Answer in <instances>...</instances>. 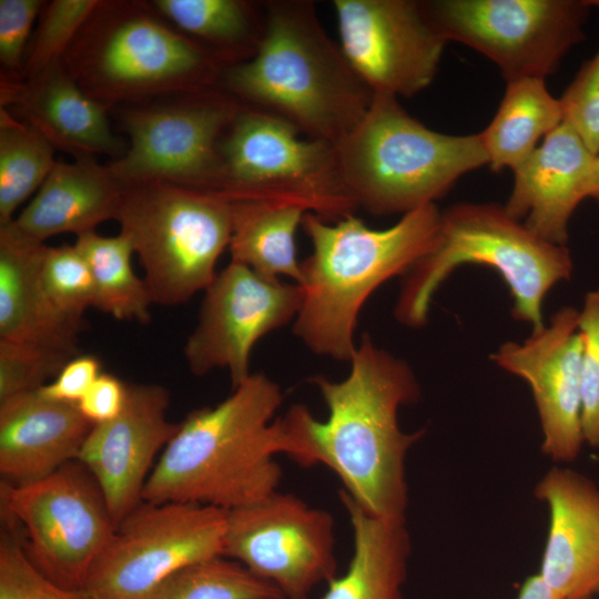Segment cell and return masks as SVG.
Here are the masks:
<instances>
[{"instance_id":"7402d4cb","label":"cell","mask_w":599,"mask_h":599,"mask_svg":"<svg viewBox=\"0 0 599 599\" xmlns=\"http://www.w3.org/2000/svg\"><path fill=\"white\" fill-rule=\"evenodd\" d=\"M125 185L92 156L57 162L28 205L8 225L40 243L61 233L77 236L115 220ZM6 226V225H4Z\"/></svg>"},{"instance_id":"f35d334b","label":"cell","mask_w":599,"mask_h":599,"mask_svg":"<svg viewBox=\"0 0 599 599\" xmlns=\"http://www.w3.org/2000/svg\"><path fill=\"white\" fill-rule=\"evenodd\" d=\"M101 373V363L95 356L79 354L39 390L48 398L77 405Z\"/></svg>"},{"instance_id":"4316f807","label":"cell","mask_w":599,"mask_h":599,"mask_svg":"<svg viewBox=\"0 0 599 599\" xmlns=\"http://www.w3.org/2000/svg\"><path fill=\"white\" fill-rule=\"evenodd\" d=\"M562 123L559 99L539 78L508 81L500 105L480 138L488 165L498 172L514 170L545 138Z\"/></svg>"},{"instance_id":"7c38bea8","label":"cell","mask_w":599,"mask_h":599,"mask_svg":"<svg viewBox=\"0 0 599 599\" xmlns=\"http://www.w3.org/2000/svg\"><path fill=\"white\" fill-rule=\"evenodd\" d=\"M223 556L273 583L286 599H308L337 576L335 521L329 511L275 490L226 511Z\"/></svg>"},{"instance_id":"8fae6325","label":"cell","mask_w":599,"mask_h":599,"mask_svg":"<svg viewBox=\"0 0 599 599\" xmlns=\"http://www.w3.org/2000/svg\"><path fill=\"white\" fill-rule=\"evenodd\" d=\"M225 521L217 508L142 500L116 526L77 596L145 599L185 566L223 556Z\"/></svg>"},{"instance_id":"6da1fadb","label":"cell","mask_w":599,"mask_h":599,"mask_svg":"<svg viewBox=\"0 0 599 599\" xmlns=\"http://www.w3.org/2000/svg\"><path fill=\"white\" fill-rule=\"evenodd\" d=\"M349 363L343 380L311 378L327 406L326 420L316 419L300 404L278 417L282 454L305 467L327 466L366 511L406 521L405 460L425 430L405 433L398 412L419 398V384L407 362L376 346L368 334L362 336Z\"/></svg>"},{"instance_id":"f546056e","label":"cell","mask_w":599,"mask_h":599,"mask_svg":"<svg viewBox=\"0 0 599 599\" xmlns=\"http://www.w3.org/2000/svg\"><path fill=\"white\" fill-rule=\"evenodd\" d=\"M54 145L37 129L0 112V226L40 189L54 164Z\"/></svg>"},{"instance_id":"83f0119b","label":"cell","mask_w":599,"mask_h":599,"mask_svg":"<svg viewBox=\"0 0 599 599\" xmlns=\"http://www.w3.org/2000/svg\"><path fill=\"white\" fill-rule=\"evenodd\" d=\"M74 245L93 276V308L118 321L149 324L153 302L144 281L132 268L130 241L121 233L103 236L92 231L78 235Z\"/></svg>"},{"instance_id":"e0dca14e","label":"cell","mask_w":599,"mask_h":599,"mask_svg":"<svg viewBox=\"0 0 599 599\" xmlns=\"http://www.w3.org/2000/svg\"><path fill=\"white\" fill-rule=\"evenodd\" d=\"M579 309L565 306L549 325L532 329L522 343L506 342L490 358L526 380L544 435L541 450L555 461L570 463L585 444L581 426Z\"/></svg>"},{"instance_id":"d590c367","label":"cell","mask_w":599,"mask_h":599,"mask_svg":"<svg viewBox=\"0 0 599 599\" xmlns=\"http://www.w3.org/2000/svg\"><path fill=\"white\" fill-rule=\"evenodd\" d=\"M0 539V599H79L47 580L28 559L16 526L4 519Z\"/></svg>"},{"instance_id":"b9f144b4","label":"cell","mask_w":599,"mask_h":599,"mask_svg":"<svg viewBox=\"0 0 599 599\" xmlns=\"http://www.w3.org/2000/svg\"><path fill=\"white\" fill-rule=\"evenodd\" d=\"M590 197L599 203V154L595 158Z\"/></svg>"},{"instance_id":"74e56055","label":"cell","mask_w":599,"mask_h":599,"mask_svg":"<svg viewBox=\"0 0 599 599\" xmlns=\"http://www.w3.org/2000/svg\"><path fill=\"white\" fill-rule=\"evenodd\" d=\"M39 0H0V60L7 68L20 64Z\"/></svg>"},{"instance_id":"ffe728a7","label":"cell","mask_w":599,"mask_h":599,"mask_svg":"<svg viewBox=\"0 0 599 599\" xmlns=\"http://www.w3.org/2000/svg\"><path fill=\"white\" fill-rule=\"evenodd\" d=\"M550 521L539 575L562 599L599 593V488L586 476L551 468L535 488Z\"/></svg>"},{"instance_id":"f1b7e54d","label":"cell","mask_w":599,"mask_h":599,"mask_svg":"<svg viewBox=\"0 0 599 599\" xmlns=\"http://www.w3.org/2000/svg\"><path fill=\"white\" fill-rule=\"evenodd\" d=\"M154 7L184 31L214 47L221 61L254 55L261 42L265 12L238 0H156Z\"/></svg>"},{"instance_id":"603a6c76","label":"cell","mask_w":599,"mask_h":599,"mask_svg":"<svg viewBox=\"0 0 599 599\" xmlns=\"http://www.w3.org/2000/svg\"><path fill=\"white\" fill-rule=\"evenodd\" d=\"M45 250L44 243L0 226V339L79 355L83 329L57 311L42 284Z\"/></svg>"},{"instance_id":"52a82bcc","label":"cell","mask_w":599,"mask_h":599,"mask_svg":"<svg viewBox=\"0 0 599 599\" xmlns=\"http://www.w3.org/2000/svg\"><path fill=\"white\" fill-rule=\"evenodd\" d=\"M115 221L144 270L153 303L175 306L213 282L229 246L232 201L163 181L128 184Z\"/></svg>"},{"instance_id":"3957f363","label":"cell","mask_w":599,"mask_h":599,"mask_svg":"<svg viewBox=\"0 0 599 599\" xmlns=\"http://www.w3.org/2000/svg\"><path fill=\"white\" fill-rule=\"evenodd\" d=\"M441 211L429 204L393 226L373 230L354 214L331 224L307 212L301 226L313 251L301 263L303 298L293 332L314 354L351 362L355 329L368 296L406 275L432 248Z\"/></svg>"},{"instance_id":"d6986e66","label":"cell","mask_w":599,"mask_h":599,"mask_svg":"<svg viewBox=\"0 0 599 599\" xmlns=\"http://www.w3.org/2000/svg\"><path fill=\"white\" fill-rule=\"evenodd\" d=\"M595 158L562 122L512 170L506 212L539 237L566 245L575 210L590 197Z\"/></svg>"},{"instance_id":"9c48e42d","label":"cell","mask_w":599,"mask_h":599,"mask_svg":"<svg viewBox=\"0 0 599 599\" xmlns=\"http://www.w3.org/2000/svg\"><path fill=\"white\" fill-rule=\"evenodd\" d=\"M2 516L20 526L24 552L51 583L78 595L116 526L91 473L72 460L23 484L1 483Z\"/></svg>"},{"instance_id":"5b68a950","label":"cell","mask_w":599,"mask_h":599,"mask_svg":"<svg viewBox=\"0 0 599 599\" xmlns=\"http://www.w3.org/2000/svg\"><path fill=\"white\" fill-rule=\"evenodd\" d=\"M464 264L494 268L512 297V317L538 329L542 303L573 265L566 245L550 243L495 203L461 202L441 212L432 248L406 274L394 315L403 325L422 327L438 287Z\"/></svg>"},{"instance_id":"9a60e30c","label":"cell","mask_w":599,"mask_h":599,"mask_svg":"<svg viewBox=\"0 0 599 599\" xmlns=\"http://www.w3.org/2000/svg\"><path fill=\"white\" fill-rule=\"evenodd\" d=\"M302 298L300 284L266 278L231 261L205 288L196 326L183 349L190 372L203 376L226 368L236 387L251 375L254 345L295 319Z\"/></svg>"},{"instance_id":"2e32d148","label":"cell","mask_w":599,"mask_h":599,"mask_svg":"<svg viewBox=\"0 0 599 599\" xmlns=\"http://www.w3.org/2000/svg\"><path fill=\"white\" fill-rule=\"evenodd\" d=\"M339 47L374 94L412 97L428 87L446 41L420 1L334 0Z\"/></svg>"},{"instance_id":"4dcf8cb0","label":"cell","mask_w":599,"mask_h":599,"mask_svg":"<svg viewBox=\"0 0 599 599\" xmlns=\"http://www.w3.org/2000/svg\"><path fill=\"white\" fill-rule=\"evenodd\" d=\"M145 599H286L270 581L225 556L177 570Z\"/></svg>"},{"instance_id":"8992f818","label":"cell","mask_w":599,"mask_h":599,"mask_svg":"<svg viewBox=\"0 0 599 599\" xmlns=\"http://www.w3.org/2000/svg\"><path fill=\"white\" fill-rule=\"evenodd\" d=\"M334 148L347 191L358 207L376 215L435 204L460 176L488 164L479 133L434 131L387 94H374Z\"/></svg>"},{"instance_id":"cb8c5ba5","label":"cell","mask_w":599,"mask_h":599,"mask_svg":"<svg viewBox=\"0 0 599 599\" xmlns=\"http://www.w3.org/2000/svg\"><path fill=\"white\" fill-rule=\"evenodd\" d=\"M19 92L20 114L54 148L74 152L79 158L119 151L121 145L111 132L103 104L85 93L60 61Z\"/></svg>"},{"instance_id":"ac0fdd59","label":"cell","mask_w":599,"mask_h":599,"mask_svg":"<svg viewBox=\"0 0 599 599\" xmlns=\"http://www.w3.org/2000/svg\"><path fill=\"white\" fill-rule=\"evenodd\" d=\"M170 394L158 384L128 385L122 412L93 425L79 460L97 480L118 526L141 501L156 454L175 435Z\"/></svg>"},{"instance_id":"4fadbf2b","label":"cell","mask_w":599,"mask_h":599,"mask_svg":"<svg viewBox=\"0 0 599 599\" xmlns=\"http://www.w3.org/2000/svg\"><path fill=\"white\" fill-rule=\"evenodd\" d=\"M220 62L211 50L139 12L115 17L89 33L72 68L99 97L120 99L202 89Z\"/></svg>"},{"instance_id":"277c9868","label":"cell","mask_w":599,"mask_h":599,"mask_svg":"<svg viewBox=\"0 0 599 599\" xmlns=\"http://www.w3.org/2000/svg\"><path fill=\"white\" fill-rule=\"evenodd\" d=\"M264 12L258 48L227 69V88L309 139L336 144L364 116L374 93L323 29L313 2L268 1Z\"/></svg>"},{"instance_id":"484cf974","label":"cell","mask_w":599,"mask_h":599,"mask_svg":"<svg viewBox=\"0 0 599 599\" xmlns=\"http://www.w3.org/2000/svg\"><path fill=\"white\" fill-rule=\"evenodd\" d=\"M232 213L231 261L266 278L283 275L298 284L295 233L307 211L291 203L240 200L232 201Z\"/></svg>"},{"instance_id":"5bb4252c","label":"cell","mask_w":599,"mask_h":599,"mask_svg":"<svg viewBox=\"0 0 599 599\" xmlns=\"http://www.w3.org/2000/svg\"><path fill=\"white\" fill-rule=\"evenodd\" d=\"M241 106L221 94L128 112L126 153L106 165L124 185L163 181L217 192L220 142Z\"/></svg>"},{"instance_id":"7a4b0ae2","label":"cell","mask_w":599,"mask_h":599,"mask_svg":"<svg viewBox=\"0 0 599 599\" xmlns=\"http://www.w3.org/2000/svg\"><path fill=\"white\" fill-rule=\"evenodd\" d=\"M283 399L276 382L251 373L217 405L190 413L153 466L142 500L229 511L277 490L282 432L274 416Z\"/></svg>"},{"instance_id":"ba28073f","label":"cell","mask_w":599,"mask_h":599,"mask_svg":"<svg viewBox=\"0 0 599 599\" xmlns=\"http://www.w3.org/2000/svg\"><path fill=\"white\" fill-rule=\"evenodd\" d=\"M300 133L276 115L241 106L220 142L216 193L231 201L296 204L326 222L353 215L358 206L343 182L334 145Z\"/></svg>"},{"instance_id":"60d3db41","label":"cell","mask_w":599,"mask_h":599,"mask_svg":"<svg viewBox=\"0 0 599 599\" xmlns=\"http://www.w3.org/2000/svg\"><path fill=\"white\" fill-rule=\"evenodd\" d=\"M517 599H562L541 578L534 575L522 583Z\"/></svg>"},{"instance_id":"e575fe53","label":"cell","mask_w":599,"mask_h":599,"mask_svg":"<svg viewBox=\"0 0 599 599\" xmlns=\"http://www.w3.org/2000/svg\"><path fill=\"white\" fill-rule=\"evenodd\" d=\"M582 339L580 361L581 426L583 440L599 447V288L589 291L579 309Z\"/></svg>"},{"instance_id":"30bf717a","label":"cell","mask_w":599,"mask_h":599,"mask_svg":"<svg viewBox=\"0 0 599 599\" xmlns=\"http://www.w3.org/2000/svg\"><path fill=\"white\" fill-rule=\"evenodd\" d=\"M420 6L446 42L483 53L508 82L552 74L583 41L596 0H426Z\"/></svg>"},{"instance_id":"d6a6232c","label":"cell","mask_w":599,"mask_h":599,"mask_svg":"<svg viewBox=\"0 0 599 599\" xmlns=\"http://www.w3.org/2000/svg\"><path fill=\"white\" fill-rule=\"evenodd\" d=\"M75 356L54 348L0 339V400L38 390Z\"/></svg>"},{"instance_id":"8d00e7d4","label":"cell","mask_w":599,"mask_h":599,"mask_svg":"<svg viewBox=\"0 0 599 599\" xmlns=\"http://www.w3.org/2000/svg\"><path fill=\"white\" fill-rule=\"evenodd\" d=\"M599 9V0H596ZM562 122L579 135L587 149L599 154V49L583 63L559 99Z\"/></svg>"},{"instance_id":"1f68e13d","label":"cell","mask_w":599,"mask_h":599,"mask_svg":"<svg viewBox=\"0 0 599 599\" xmlns=\"http://www.w3.org/2000/svg\"><path fill=\"white\" fill-rule=\"evenodd\" d=\"M41 280L57 311L83 329V316L88 308L94 307V282L90 266L77 246H47Z\"/></svg>"},{"instance_id":"836d02e7","label":"cell","mask_w":599,"mask_h":599,"mask_svg":"<svg viewBox=\"0 0 599 599\" xmlns=\"http://www.w3.org/2000/svg\"><path fill=\"white\" fill-rule=\"evenodd\" d=\"M101 4L97 0H54L48 6L28 59L29 80L60 61Z\"/></svg>"},{"instance_id":"44dd1931","label":"cell","mask_w":599,"mask_h":599,"mask_svg":"<svg viewBox=\"0 0 599 599\" xmlns=\"http://www.w3.org/2000/svg\"><path fill=\"white\" fill-rule=\"evenodd\" d=\"M93 424L78 406L33 390L0 400V473L23 484L78 458Z\"/></svg>"},{"instance_id":"ab89813d","label":"cell","mask_w":599,"mask_h":599,"mask_svg":"<svg viewBox=\"0 0 599 599\" xmlns=\"http://www.w3.org/2000/svg\"><path fill=\"white\" fill-rule=\"evenodd\" d=\"M126 390L128 385L121 379L101 373L77 406L93 425L106 423L122 412Z\"/></svg>"},{"instance_id":"d4e9b609","label":"cell","mask_w":599,"mask_h":599,"mask_svg":"<svg viewBox=\"0 0 599 599\" xmlns=\"http://www.w3.org/2000/svg\"><path fill=\"white\" fill-rule=\"evenodd\" d=\"M338 497L349 519L353 554L322 599H403L412 549L406 521L369 514L343 489Z\"/></svg>"}]
</instances>
